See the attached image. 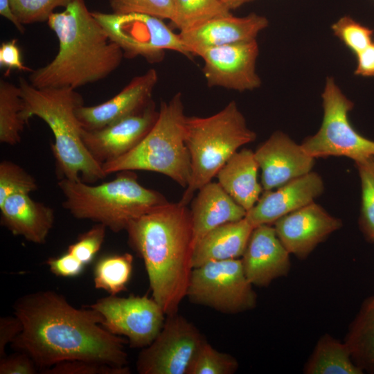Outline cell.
<instances>
[{
    "mask_svg": "<svg viewBox=\"0 0 374 374\" xmlns=\"http://www.w3.org/2000/svg\"><path fill=\"white\" fill-rule=\"evenodd\" d=\"M78 309L54 291L25 294L13 305L22 330L11 343L43 370L70 360H87L127 366L125 341L101 325L96 310Z\"/></svg>",
    "mask_w": 374,
    "mask_h": 374,
    "instance_id": "obj_1",
    "label": "cell"
},
{
    "mask_svg": "<svg viewBox=\"0 0 374 374\" xmlns=\"http://www.w3.org/2000/svg\"><path fill=\"white\" fill-rule=\"evenodd\" d=\"M126 231L144 262L152 298L166 316L177 313L193 269L190 209L168 202L134 220Z\"/></svg>",
    "mask_w": 374,
    "mask_h": 374,
    "instance_id": "obj_2",
    "label": "cell"
},
{
    "mask_svg": "<svg viewBox=\"0 0 374 374\" xmlns=\"http://www.w3.org/2000/svg\"><path fill=\"white\" fill-rule=\"evenodd\" d=\"M59 48L47 64L33 70L29 82L36 88L76 89L103 80L120 66L123 52L90 12L84 0H75L47 21Z\"/></svg>",
    "mask_w": 374,
    "mask_h": 374,
    "instance_id": "obj_3",
    "label": "cell"
},
{
    "mask_svg": "<svg viewBox=\"0 0 374 374\" xmlns=\"http://www.w3.org/2000/svg\"><path fill=\"white\" fill-rule=\"evenodd\" d=\"M25 120L37 116L50 127L55 141L51 150L60 179L82 180L88 184L107 176L102 165L87 150L82 139L84 128L75 111L84 105L82 96L68 87L36 88L19 78Z\"/></svg>",
    "mask_w": 374,
    "mask_h": 374,
    "instance_id": "obj_4",
    "label": "cell"
},
{
    "mask_svg": "<svg viewBox=\"0 0 374 374\" xmlns=\"http://www.w3.org/2000/svg\"><path fill=\"white\" fill-rule=\"evenodd\" d=\"M57 186L64 197L62 206L72 216L103 224L115 233L168 202L159 192L142 186L134 171L118 172L114 179L98 185L61 179Z\"/></svg>",
    "mask_w": 374,
    "mask_h": 374,
    "instance_id": "obj_5",
    "label": "cell"
},
{
    "mask_svg": "<svg viewBox=\"0 0 374 374\" xmlns=\"http://www.w3.org/2000/svg\"><path fill=\"white\" fill-rule=\"evenodd\" d=\"M186 118L182 94L178 92L161 103L154 125L134 148L102 165L105 174L155 172L186 188L191 177L190 157L186 144Z\"/></svg>",
    "mask_w": 374,
    "mask_h": 374,
    "instance_id": "obj_6",
    "label": "cell"
},
{
    "mask_svg": "<svg viewBox=\"0 0 374 374\" xmlns=\"http://www.w3.org/2000/svg\"><path fill=\"white\" fill-rule=\"evenodd\" d=\"M256 139L235 101L209 116H187L186 144L191 177L179 202L188 205L194 193L211 181L240 147Z\"/></svg>",
    "mask_w": 374,
    "mask_h": 374,
    "instance_id": "obj_7",
    "label": "cell"
},
{
    "mask_svg": "<svg viewBox=\"0 0 374 374\" xmlns=\"http://www.w3.org/2000/svg\"><path fill=\"white\" fill-rule=\"evenodd\" d=\"M323 117L313 136L301 144L314 157H346L355 162L374 156V141L358 133L350 123L353 103L341 91L334 79L328 77L321 94Z\"/></svg>",
    "mask_w": 374,
    "mask_h": 374,
    "instance_id": "obj_8",
    "label": "cell"
},
{
    "mask_svg": "<svg viewBox=\"0 0 374 374\" xmlns=\"http://www.w3.org/2000/svg\"><path fill=\"white\" fill-rule=\"evenodd\" d=\"M186 296L190 302L226 314L253 309L257 296L241 259L212 261L193 269Z\"/></svg>",
    "mask_w": 374,
    "mask_h": 374,
    "instance_id": "obj_9",
    "label": "cell"
},
{
    "mask_svg": "<svg viewBox=\"0 0 374 374\" xmlns=\"http://www.w3.org/2000/svg\"><path fill=\"white\" fill-rule=\"evenodd\" d=\"M109 37L123 51L124 57L141 56L152 63L163 60L167 50L193 57L179 33H174L159 18L141 14L92 12Z\"/></svg>",
    "mask_w": 374,
    "mask_h": 374,
    "instance_id": "obj_10",
    "label": "cell"
},
{
    "mask_svg": "<svg viewBox=\"0 0 374 374\" xmlns=\"http://www.w3.org/2000/svg\"><path fill=\"white\" fill-rule=\"evenodd\" d=\"M206 339L197 328L177 313L168 315L163 326L136 361L140 374H188Z\"/></svg>",
    "mask_w": 374,
    "mask_h": 374,
    "instance_id": "obj_11",
    "label": "cell"
},
{
    "mask_svg": "<svg viewBox=\"0 0 374 374\" xmlns=\"http://www.w3.org/2000/svg\"><path fill=\"white\" fill-rule=\"evenodd\" d=\"M88 307L102 315L101 325L105 330L126 337L132 348L149 346L160 332L166 320L162 308L147 295H110Z\"/></svg>",
    "mask_w": 374,
    "mask_h": 374,
    "instance_id": "obj_12",
    "label": "cell"
},
{
    "mask_svg": "<svg viewBox=\"0 0 374 374\" xmlns=\"http://www.w3.org/2000/svg\"><path fill=\"white\" fill-rule=\"evenodd\" d=\"M259 55L256 39L198 51L207 85L238 91H251L261 85L256 64Z\"/></svg>",
    "mask_w": 374,
    "mask_h": 374,
    "instance_id": "obj_13",
    "label": "cell"
},
{
    "mask_svg": "<svg viewBox=\"0 0 374 374\" xmlns=\"http://www.w3.org/2000/svg\"><path fill=\"white\" fill-rule=\"evenodd\" d=\"M158 115L152 101L141 112L103 128L84 129L82 139L90 154L103 165L134 148L152 129Z\"/></svg>",
    "mask_w": 374,
    "mask_h": 374,
    "instance_id": "obj_14",
    "label": "cell"
},
{
    "mask_svg": "<svg viewBox=\"0 0 374 374\" xmlns=\"http://www.w3.org/2000/svg\"><path fill=\"white\" fill-rule=\"evenodd\" d=\"M264 191L277 188L311 172L314 158L286 134L274 132L254 152Z\"/></svg>",
    "mask_w": 374,
    "mask_h": 374,
    "instance_id": "obj_15",
    "label": "cell"
},
{
    "mask_svg": "<svg viewBox=\"0 0 374 374\" xmlns=\"http://www.w3.org/2000/svg\"><path fill=\"white\" fill-rule=\"evenodd\" d=\"M341 226L340 219L330 215L314 202L274 223L276 233L285 249L300 259L306 258L319 243Z\"/></svg>",
    "mask_w": 374,
    "mask_h": 374,
    "instance_id": "obj_16",
    "label": "cell"
},
{
    "mask_svg": "<svg viewBox=\"0 0 374 374\" xmlns=\"http://www.w3.org/2000/svg\"><path fill=\"white\" fill-rule=\"evenodd\" d=\"M158 82L154 69L135 76L116 95L94 106L81 105L76 116L86 130H96L113 124L143 110L152 101Z\"/></svg>",
    "mask_w": 374,
    "mask_h": 374,
    "instance_id": "obj_17",
    "label": "cell"
},
{
    "mask_svg": "<svg viewBox=\"0 0 374 374\" xmlns=\"http://www.w3.org/2000/svg\"><path fill=\"white\" fill-rule=\"evenodd\" d=\"M241 262L247 279L259 287L287 276L291 267L290 253L270 224L253 229Z\"/></svg>",
    "mask_w": 374,
    "mask_h": 374,
    "instance_id": "obj_18",
    "label": "cell"
},
{
    "mask_svg": "<svg viewBox=\"0 0 374 374\" xmlns=\"http://www.w3.org/2000/svg\"><path fill=\"white\" fill-rule=\"evenodd\" d=\"M323 189L320 175L311 171L274 191H264L256 204L247 211L245 218L254 228L274 224L280 217L314 202Z\"/></svg>",
    "mask_w": 374,
    "mask_h": 374,
    "instance_id": "obj_19",
    "label": "cell"
},
{
    "mask_svg": "<svg viewBox=\"0 0 374 374\" xmlns=\"http://www.w3.org/2000/svg\"><path fill=\"white\" fill-rule=\"evenodd\" d=\"M268 24L265 17L256 13L244 17L230 14L209 20L191 30L179 32V35L185 48L193 57L204 48L256 39Z\"/></svg>",
    "mask_w": 374,
    "mask_h": 374,
    "instance_id": "obj_20",
    "label": "cell"
},
{
    "mask_svg": "<svg viewBox=\"0 0 374 374\" xmlns=\"http://www.w3.org/2000/svg\"><path fill=\"white\" fill-rule=\"evenodd\" d=\"M1 224L15 235L38 244L46 242L55 222L54 210L29 194L8 197L1 205Z\"/></svg>",
    "mask_w": 374,
    "mask_h": 374,
    "instance_id": "obj_21",
    "label": "cell"
},
{
    "mask_svg": "<svg viewBox=\"0 0 374 374\" xmlns=\"http://www.w3.org/2000/svg\"><path fill=\"white\" fill-rule=\"evenodd\" d=\"M190 209L194 247L197 242L213 229L243 219L247 211L222 188L210 181L197 190Z\"/></svg>",
    "mask_w": 374,
    "mask_h": 374,
    "instance_id": "obj_22",
    "label": "cell"
},
{
    "mask_svg": "<svg viewBox=\"0 0 374 374\" xmlns=\"http://www.w3.org/2000/svg\"><path fill=\"white\" fill-rule=\"evenodd\" d=\"M253 229L244 217L210 231L194 247L193 267L212 261L242 257Z\"/></svg>",
    "mask_w": 374,
    "mask_h": 374,
    "instance_id": "obj_23",
    "label": "cell"
},
{
    "mask_svg": "<svg viewBox=\"0 0 374 374\" xmlns=\"http://www.w3.org/2000/svg\"><path fill=\"white\" fill-rule=\"evenodd\" d=\"M258 163L254 152H236L219 170L215 177L222 188L247 211L258 202L263 190L258 181Z\"/></svg>",
    "mask_w": 374,
    "mask_h": 374,
    "instance_id": "obj_24",
    "label": "cell"
},
{
    "mask_svg": "<svg viewBox=\"0 0 374 374\" xmlns=\"http://www.w3.org/2000/svg\"><path fill=\"white\" fill-rule=\"evenodd\" d=\"M344 343L354 363L364 373H374V295L362 304L348 328Z\"/></svg>",
    "mask_w": 374,
    "mask_h": 374,
    "instance_id": "obj_25",
    "label": "cell"
},
{
    "mask_svg": "<svg viewBox=\"0 0 374 374\" xmlns=\"http://www.w3.org/2000/svg\"><path fill=\"white\" fill-rule=\"evenodd\" d=\"M305 374H363L344 342L329 334L317 341L303 368Z\"/></svg>",
    "mask_w": 374,
    "mask_h": 374,
    "instance_id": "obj_26",
    "label": "cell"
},
{
    "mask_svg": "<svg viewBox=\"0 0 374 374\" xmlns=\"http://www.w3.org/2000/svg\"><path fill=\"white\" fill-rule=\"evenodd\" d=\"M23 100L19 86L0 80V142L15 145L21 142L27 121L23 116Z\"/></svg>",
    "mask_w": 374,
    "mask_h": 374,
    "instance_id": "obj_27",
    "label": "cell"
},
{
    "mask_svg": "<svg viewBox=\"0 0 374 374\" xmlns=\"http://www.w3.org/2000/svg\"><path fill=\"white\" fill-rule=\"evenodd\" d=\"M133 256L129 253L106 255L98 260L93 269V283L96 289L110 294L126 290L131 278Z\"/></svg>",
    "mask_w": 374,
    "mask_h": 374,
    "instance_id": "obj_28",
    "label": "cell"
},
{
    "mask_svg": "<svg viewBox=\"0 0 374 374\" xmlns=\"http://www.w3.org/2000/svg\"><path fill=\"white\" fill-rule=\"evenodd\" d=\"M175 16L171 22L179 32L231 14L218 0H175Z\"/></svg>",
    "mask_w": 374,
    "mask_h": 374,
    "instance_id": "obj_29",
    "label": "cell"
},
{
    "mask_svg": "<svg viewBox=\"0 0 374 374\" xmlns=\"http://www.w3.org/2000/svg\"><path fill=\"white\" fill-rule=\"evenodd\" d=\"M355 163L362 188L359 226L365 239L374 243V156Z\"/></svg>",
    "mask_w": 374,
    "mask_h": 374,
    "instance_id": "obj_30",
    "label": "cell"
},
{
    "mask_svg": "<svg viewBox=\"0 0 374 374\" xmlns=\"http://www.w3.org/2000/svg\"><path fill=\"white\" fill-rule=\"evenodd\" d=\"M238 368V362L234 357L217 350L205 340L188 374H233Z\"/></svg>",
    "mask_w": 374,
    "mask_h": 374,
    "instance_id": "obj_31",
    "label": "cell"
},
{
    "mask_svg": "<svg viewBox=\"0 0 374 374\" xmlns=\"http://www.w3.org/2000/svg\"><path fill=\"white\" fill-rule=\"evenodd\" d=\"M35 179L19 165L10 161L0 163V205L10 196L37 189Z\"/></svg>",
    "mask_w": 374,
    "mask_h": 374,
    "instance_id": "obj_32",
    "label": "cell"
},
{
    "mask_svg": "<svg viewBox=\"0 0 374 374\" xmlns=\"http://www.w3.org/2000/svg\"><path fill=\"white\" fill-rule=\"evenodd\" d=\"M332 31L353 54L357 55L373 40L374 30L350 16L339 18L331 26Z\"/></svg>",
    "mask_w": 374,
    "mask_h": 374,
    "instance_id": "obj_33",
    "label": "cell"
},
{
    "mask_svg": "<svg viewBox=\"0 0 374 374\" xmlns=\"http://www.w3.org/2000/svg\"><path fill=\"white\" fill-rule=\"evenodd\" d=\"M75 0H10L12 12L23 25L47 21L59 7L66 8Z\"/></svg>",
    "mask_w": 374,
    "mask_h": 374,
    "instance_id": "obj_34",
    "label": "cell"
},
{
    "mask_svg": "<svg viewBox=\"0 0 374 374\" xmlns=\"http://www.w3.org/2000/svg\"><path fill=\"white\" fill-rule=\"evenodd\" d=\"M114 14H141L172 21L175 16V0H109Z\"/></svg>",
    "mask_w": 374,
    "mask_h": 374,
    "instance_id": "obj_35",
    "label": "cell"
},
{
    "mask_svg": "<svg viewBox=\"0 0 374 374\" xmlns=\"http://www.w3.org/2000/svg\"><path fill=\"white\" fill-rule=\"evenodd\" d=\"M106 229L104 224L96 223L80 235L77 240L68 247L67 251L85 265L90 263L104 242Z\"/></svg>",
    "mask_w": 374,
    "mask_h": 374,
    "instance_id": "obj_36",
    "label": "cell"
},
{
    "mask_svg": "<svg viewBox=\"0 0 374 374\" xmlns=\"http://www.w3.org/2000/svg\"><path fill=\"white\" fill-rule=\"evenodd\" d=\"M46 374H128L127 366H114L87 360H70L58 363L43 370Z\"/></svg>",
    "mask_w": 374,
    "mask_h": 374,
    "instance_id": "obj_37",
    "label": "cell"
},
{
    "mask_svg": "<svg viewBox=\"0 0 374 374\" xmlns=\"http://www.w3.org/2000/svg\"><path fill=\"white\" fill-rule=\"evenodd\" d=\"M46 264L53 274L64 278L79 276L83 271L85 266L68 251L58 257L48 258L46 260Z\"/></svg>",
    "mask_w": 374,
    "mask_h": 374,
    "instance_id": "obj_38",
    "label": "cell"
},
{
    "mask_svg": "<svg viewBox=\"0 0 374 374\" xmlns=\"http://www.w3.org/2000/svg\"><path fill=\"white\" fill-rule=\"evenodd\" d=\"M37 368L34 361L24 353L0 358V374H35Z\"/></svg>",
    "mask_w": 374,
    "mask_h": 374,
    "instance_id": "obj_39",
    "label": "cell"
},
{
    "mask_svg": "<svg viewBox=\"0 0 374 374\" xmlns=\"http://www.w3.org/2000/svg\"><path fill=\"white\" fill-rule=\"evenodd\" d=\"M0 66L6 69L8 74L11 70L31 72L33 70L22 62L21 51L16 39L2 42L0 46Z\"/></svg>",
    "mask_w": 374,
    "mask_h": 374,
    "instance_id": "obj_40",
    "label": "cell"
},
{
    "mask_svg": "<svg viewBox=\"0 0 374 374\" xmlns=\"http://www.w3.org/2000/svg\"><path fill=\"white\" fill-rule=\"evenodd\" d=\"M21 321L17 316L2 317L0 319V358L5 357L6 347L10 344L21 332Z\"/></svg>",
    "mask_w": 374,
    "mask_h": 374,
    "instance_id": "obj_41",
    "label": "cell"
},
{
    "mask_svg": "<svg viewBox=\"0 0 374 374\" xmlns=\"http://www.w3.org/2000/svg\"><path fill=\"white\" fill-rule=\"evenodd\" d=\"M355 70L356 75L374 78V39L371 44L359 53Z\"/></svg>",
    "mask_w": 374,
    "mask_h": 374,
    "instance_id": "obj_42",
    "label": "cell"
},
{
    "mask_svg": "<svg viewBox=\"0 0 374 374\" xmlns=\"http://www.w3.org/2000/svg\"><path fill=\"white\" fill-rule=\"evenodd\" d=\"M0 15L10 21L18 31L24 33L26 30L23 24L17 19L10 7V0H0Z\"/></svg>",
    "mask_w": 374,
    "mask_h": 374,
    "instance_id": "obj_43",
    "label": "cell"
},
{
    "mask_svg": "<svg viewBox=\"0 0 374 374\" xmlns=\"http://www.w3.org/2000/svg\"><path fill=\"white\" fill-rule=\"evenodd\" d=\"M230 11L235 10L242 6L253 1L254 0H218Z\"/></svg>",
    "mask_w": 374,
    "mask_h": 374,
    "instance_id": "obj_44",
    "label": "cell"
}]
</instances>
